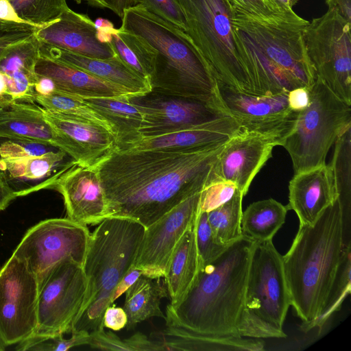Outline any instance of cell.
<instances>
[{"instance_id":"obj_39","label":"cell","mask_w":351,"mask_h":351,"mask_svg":"<svg viewBox=\"0 0 351 351\" xmlns=\"http://www.w3.org/2000/svg\"><path fill=\"white\" fill-rule=\"evenodd\" d=\"M232 13L241 14L263 20H291L302 19L293 12H285L269 0H225Z\"/></svg>"},{"instance_id":"obj_38","label":"cell","mask_w":351,"mask_h":351,"mask_svg":"<svg viewBox=\"0 0 351 351\" xmlns=\"http://www.w3.org/2000/svg\"><path fill=\"white\" fill-rule=\"evenodd\" d=\"M90 335L86 330H78L71 332L69 339L63 335L53 337H31L18 343L17 350L34 351H66L72 348L88 345Z\"/></svg>"},{"instance_id":"obj_27","label":"cell","mask_w":351,"mask_h":351,"mask_svg":"<svg viewBox=\"0 0 351 351\" xmlns=\"http://www.w3.org/2000/svg\"><path fill=\"white\" fill-rule=\"evenodd\" d=\"M0 137L19 138L51 144L65 151V141L44 117L36 103L14 101L0 108Z\"/></svg>"},{"instance_id":"obj_31","label":"cell","mask_w":351,"mask_h":351,"mask_svg":"<svg viewBox=\"0 0 351 351\" xmlns=\"http://www.w3.org/2000/svg\"><path fill=\"white\" fill-rule=\"evenodd\" d=\"M82 99L111 123L116 133L117 145L139 135L143 117L139 104L134 98Z\"/></svg>"},{"instance_id":"obj_49","label":"cell","mask_w":351,"mask_h":351,"mask_svg":"<svg viewBox=\"0 0 351 351\" xmlns=\"http://www.w3.org/2000/svg\"><path fill=\"white\" fill-rule=\"evenodd\" d=\"M104 326L117 331L127 324V315L123 308L108 306L104 312Z\"/></svg>"},{"instance_id":"obj_14","label":"cell","mask_w":351,"mask_h":351,"mask_svg":"<svg viewBox=\"0 0 351 351\" xmlns=\"http://www.w3.org/2000/svg\"><path fill=\"white\" fill-rule=\"evenodd\" d=\"M287 94L250 95L218 84L220 104L239 122L241 130L276 136L282 145L293 130L299 114L289 107Z\"/></svg>"},{"instance_id":"obj_32","label":"cell","mask_w":351,"mask_h":351,"mask_svg":"<svg viewBox=\"0 0 351 351\" xmlns=\"http://www.w3.org/2000/svg\"><path fill=\"white\" fill-rule=\"evenodd\" d=\"M287 206L269 198L254 202L242 213L243 237L254 242L272 240L285 222Z\"/></svg>"},{"instance_id":"obj_36","label":"cell","mask_w":351,"mask_h":351,"mask_svg":"<svg viewBox=\"0 0 351 351\" xmlns=\"http://www.w3.org/2000/svg\"><path fill=\"white\" fill-rule=\"evenodd\" d=\"M351 245L345 243L340 263L335 280L322 313L317 320L315 328L321 330L330 316L339 311L346 297L351 290Z\"/></svg>"},{"instance_id":"obj_48","label":"cell","mask_w":351,"mask_h":351,"mask_svg":"<svg viewBox=\"0 0 351 351\" xmlns=\"http://www.w3.org/2000/svg\"><path fill=\"white\" fill-rule=\"evenodd\" d=\"M36 29L34 28L0 29V55L10 47L32 36Z\"/></svg>"},{"instance_id":"obj_3","label":"cell","mask_w":351,"mask_h":351,"mask_svg":"<svg viewBox=\"0 0 351 351\" xmlns=\"http://www.w3.org/2000/svg\"><path fill=\"white\" fill-rule=\"evenodd\" d=\"M244 237L217 258L201 266L196 281L178 306L166 308V325L203 335L239 336L251 254Z\"/></svg>"},{"instance_id":"obj_55","label":"cell","mask_w":351,"mask_h":351,"mask_svg":"<svg viewBox=\"0 0 351 351\" xmlns=\"http://www.w3.org/2000/svg\"><path fill=\"white\" fill-rule=\"evenodd\" d=\"M272 4L280 10L285 12H293V6L298 3V0H269Z\"/></svg>"},{"instance_id":"obj_13","label":"cell","mask_w":351,"mask_h":351,"mask_svg":"<svg viewBox=\"0 0 351 351\" xmlns=\"http://www.w3.org/2000/svg\"><path fill=\"white\" fill-rule=\"evenodd\" d=\"M38 290L34 272L24 260L12 254L0 269V338L5 347L33 335Z\"/></svg>"},{"instance_id":"obj_4","label":"cell","mask_w":351,"mask_h":351,"mask_svg":"<svg viewBox=\"0 0 351 351\" xmlns=\"http://www.w3.org/2000/svg\"><path fill=\"white\" fill-rule=\"evenodd\" d=\"M243 59L257 95L297 87L312 88L316 75L308 56L304 29L309 21L263 20L232 13Z\"/></svg>"},{"instance_id":"obj_18","label":"cell","mask_w":351,"mask_h":351,"mask_svg":"<svg viewBox=\"0 0 351 351\" xmlns=\"http://www.w3.org/2000/svg\"><path fill=\"white\" fill-rule=\"evenodd\" d=\"M51 189L64 199L66 218L82 225H96L108 217L104 191L97 171L75 163Z\"/></svg>"},{"instance_id":"obj_1","label":"cell","mask_w":351,"mask_h":351,"mask_svg":"<svg viewBox=\"0 0 351 351\" xmlns=\"http://www.w3.org/2000/svg\"><path fill=\"white\" fill-rule=\"evenodd\" d=\"M224 143L144 150L115 146L93 167L104 191L108 217L128 218L145 228L152 225L212 182L213 167Z\"/></svg>"},{"instance_id":"obj_40","label":"cell","mask_w":351,"mask_h":351,"mask_svg":"<svg viewBox=\"0 0 351 351\" xmlns=\"http://www.w3.org/2000/svg\"><path fill=\"white\" fill-rule=\"evenodd\" d=\"M195 238L200 267L215 261L230 246H223L215 242L208 221L207 213L198 212Z\"/></svg>"},{"instance_id":"obj_45","label":"cell","mask_w":351,"mask_h":351,"mask_svg":"<svg viewBox=\"0 0 351 351\" xmlns=\"http://www.w3.org/2000/svg\"><path fill=\"white\" fill-rule=\"evenodd\" d=\"M88 346L102 350L130 351L125 339H121L112 331L104 328L90 332Z\"/></svg>"},{"instance_id":"obj_17","label":"cell","mask_w":351,"mask_h":351,"mask_svg":"<svg viewBox=\"0 0 351 351\" xmlns=\"http://www.w3.org/2000/svg\"><path fill=\"white\" fill-rule=\"evenodd\" d=\"M156 95L142 103L138 102L143 117L138 136L163 133L228 115L215 104Z\"/></svg>"},{"instance_id":"obj_2","label":"cell","mask_w":351,"mask_h":351,"mask_svg":"<svg viewBox=\"0 0 351 351\" xmlns=\"http://www.w3.org/2000/svg\"><path fill=\"white\" fill-rule=\"evenodd\" d=\"M121 21L117 34L143 66L152 93L221 107L218 83L184 30L138 3L125 9Z\"/></svg>"},{"instance_id":"obj_58","label":"cell","mask_w":351,"mask_h":351,"mask_svg":"<svg viewBox=\"0 0 351 351\" xmlns=\"http://www.w3.org/2000/svg\"><path fill=\"white\" fill-rule=\"evenodd\" d=\"M77 3H81L82 0H75Z\"/></svg>"},{"instance_id":"obj_50","label":"cell","mask_w":351,"mask_h":351,"mask_svg":"<svg viewBox=\"0 0 351 351\" xmlns=\"http://www.w3.org/2000/svg\"><path fill=\"white\" fill-rule=\"evenodd\" d=\"M287 100L291 110L300 112L310 103V90L306 87H297L288 92Z\"/></svg>"},{"instance_id":"obj_35","label":"cell","mask_w":351,"mask_h":351,"mask_svg":"<svg viewBox=\"0 0 351 351\" xmlns=\"http://www.w3.org/2000/svg\"><path fill=\"white\" fill-rule=\"evenodd\" d=\"M34 102L47 110L100 125L117 138L111 123L79 97L55 92L46 95H36Z\"/></svg>"},{"instance_id":"obj_26","label":"cell","mask_w":351,"mask_h":351,"mask_svg":"<svg viewBox=\"0 0 351 351\" xmlns=\"http://www.w3.org/2000/svg\"><path fill=\"white\" fill-rule=\"evenodd\" d=\"M35 70L37 75L48 77L53 81L55 92L80 98H135L120 86L50 58L39 56Z\"/></svg>"},{"instance_id":"obj_20","label":"cell","mask_w":351,"mask_h":351,"mask_svg":"<svg viewBox=\"0 0 351 351\" xmlns=\"http://www.w3.org/2000/svg\"><path fill=\"white\" fill-rule=\"evenodd\" d=\"M241 129L239 122L230 115L207 122L153 135L138 136L119 143L125 150L186 149L222 144Z\"/></svg>"},{"instance_id":"obj_24","label":"cell","mask_w":351,"mask_h":351,"mask_svg":"<svg viewBox=\"0 0 351 351\" xmlns=\"http://www.w3.org/2000/svg\"><path fill=\"white\" fill-rule=\"evenodd\" d=\"M40 56L50 58L86 71L98 78L120 86L134 97L152 93L149 80L135 73L116 54L108 59L93 58L40 43Z\"/></svg>"},{"instance_id":"obj_7","label":"cell","mask_w":351,"mask_h":351,"mask_svg":"<svg viewBox=\"0 0 351 351\" xmlns=\"http://www.w3.org/2000/svg\"><path fill=\"white\" fill-rule=\"evenodd\" d=\"M183 11L185 32L197 47L216 79L237 91L257 95L243 59L225 0H177Z\"/></svg>"},{"instance_id":"obj_6","label":"cell","mask_w":351,"mask_h":351,"mask_svg":"<svg viewBox=\"0 0 351 351\" xmlns=\"http://www.w3.org/2000/svg\"><path fill=\"white\" fill-rule=\"evenodd\" d=\"M93 232L83 263L88 280L86 301L71 332L104 328L106 308L113 303L119 282L133 266L145 228L124 217H108Z\"/></svg>"},{"instance_id":"obj_23","label":"cell","mask_w":351,"mask_h":351,"mask_svg":"<svg viewBox=\"0 0 351 351\" xmlns=\"http://www.w3.org/2000/svg\"><path fill=\"white\" fill-rule=\"evenodd\" d=\"M338 199L330 164L295 173L289 184V210L297 215L300 226L313 225Z\"/></svg>"},{"instance_id":"obj_54","label":"cell","mask_w":351,"mask_h":351,"mask_svg":"<svg viewBox=\"0 0 351 351\" xmlns=\"http://www.w3.org/2000/svg\"><path fill=\"white\" fill-rule=\"evenodd\" d=\"M138 0H113L111 10L121 19L125 9L138 4Z\"/></svg>"},{"instance_id":"obj_8","label":"cell","mask_w":351,"mask_h":351,"mask_svg":"<svg viewBox=\"0 0 351 351\" xmlns=\"http://www.w3.org/2000/svg\"><path fill=\"white\" fill-rule=\"evenodd\" d=\"M290 306L282 256L276 249L272 240L255 242L239 335L260 339L286 337L283 324Z\"/></svg>"},{"instance_id":"obj_46","label":"cell","mask_w":351,"mask_h":351,"mask_svg":"<svg viewBox=\"0 0 351 351\" xmlns=\"http://www.w3.org/2000/svg\"><path fill=\"white\" fill-rule=\"evenodd\" d=\"M38 29L37 27L21 18L8 0H0V29Z\"/></svg>"},{"instance_id":"obj_42","label":"cell","mask_w":351,"mask_h":351,"mask_svg":"<svg viewBox=\"0 0 351 351\" xmlns=\"http://www.w3.org/2000/svg\"><path fill=\"white\" fill-rule=\"evenodd\" d=\"M238 190L234 183L219 180L209 183L201 191L199 213H208L229 201Z\"/></svg>"},{"instance_id":"obj_15","label":"cell","mask_w":351,"mask_h":351,"mask_svg":"<svg viewBox=\"0 0 351 351\" xmlns=\"http://www.w3.org/2000/svg\"><path fill=\"white\" fill-rule=\"evenodd\" d=\"M200 193L187 197L145 228L133 265L143 274L164 278L177 245L197 216Z\"/></svg>"},{"instance_id":"obj_19","label":"cell","mask_w":351,"mask_h":351,"mask_svg":"<svg viewBox=\"0 0 351 351\" xmlns=\"http://www.w3.org/2000/svg\"><path fill=\"white\" fill-rule=\"evenodd\" d=\"M34 34L40 43L82 56L108 59L116 55L110 43L99 40L94 21L88 15L69 8L53 22L37 29Z\"/></svg>"},{"instance_id":"obj_25","label":"cell","mask_w":351,"mask_h":351,"mask_svg":"<svg viewBox=\"0 0 351 351\" xmlns=\"http://www.w3.org/2000/svg\"><path fill=\"white\" fill-rule=\"evenodd\" d=\"M39 49L40 42L33 34L0 55V73L12 101L35 103L34 86L38 79L35 67Z\"/></svg>"},{"instance_id":"obj_51","label":"cell","mask_w":351,"mask_h":351,"mask_svg":"<svg viewBox=\"0 0 351 351\" xmlns=\"http://www.w3.org/2000/svg\"><path fill=\"white\" fill-rule=\"evenodd\" d=\"M142 274L140 269L132 266L117 286L113 295V302L120 297Z\"/></svg>"},{"instance_id":"obj_37","label":"cell","mask_w":351,"mask_h":351,"mask_svg":"<svg viewBox=\"0 0 351 351\" xmlns=\"http://www.w3.org/2000/svg\"><path fill=\"white\" fill-rule=\"evenodd\" d=\"M8 1L21 18L40 27L58 19L69 8L66 0Z\"/></svg>"},{"instance_id":"obj_30","label":"cell","mask_w":351,"mask_h":351,"mask_svg":"<svg viewBox=\"0 0 351 351\" xmlns=\"http://www.w3.org/2000/svg\"><path fill=\"white\" fill-rule=\"evenodd\" d=\"M159 279L142 274L125 292L123 308L127 315L125 327L128 330L154 317L165 319V315L160 308V300L167 295V291Z\"/></svg>"},{"instance_id":"obj_56","label":"cell","mask_w":351,"mask_h":351,"mask_svg":"<svg viewBox=\"0 0 351 351\" xmlns=\"http://www.w3.org/2000/svg\"><path fill=\"white\" fill-rule=\"evenodd\" d=\"M90 5L101 8L112 9L113 0H86Z\"/></svg>"},{"instance_id":"obj_57","label":"cell","mask_w":351,"mask_h":351,"mask_svg":"<svg viewBox=\"0 0 351 351\" xmlns=\"http://www.w3.org/2000/svg\"><path fill=\"white\" fill-rule=\"evenodd\" d=\"M5 348V346L4 345V343H3V341H1V339L0 338V351L4 350Z\"/></svg>"},{"instance_id":"obj_29","label":"cell","mask_w":351,"mask_h":351,"mask_svg":"<svg viewBox=\"0 0 351 351\" xmlns=\"http://www.w3.org/2000/svg\"><path fill=\"white\" fill-rule=\"evenodd\" d=\"M157 338L162 341L166 350L172 351H261L265 346L260 339L203 335L169 325Z\"/></svg>"},{"instance_id":"obj_28","label":"cell","mask_w":351,"mask_h":351,"mask_svg":"<svg viewBox=\"0 0 351 351\" xmlns=\"http://www.w3.org/2000/svg\"><path fill=\"white\" fill-rule=\"evenodd\" d=\"M196 219L177 245L164 276L171 301L169 304L173 307L185 298L193 287L199 271L195 238Z\"/></svg>"},{"instance_id":"obj_21","label":"cell","mask_w":351,"mask_h":351,"mask_svg":"<svg viewBox=\"0 0 351 351\" xmlns=\"http://www.w3.org/2000/svg\"><path fill=\"white\" fill-rule=\"evenodd\" d=\"M43 113L64 138V152L80 166L93 167L117 145L115 135L100 125L44 108Z\"/></svg>"},{"instance_id":"obj_5","label":"cell","mask_w":351,"mask_h":351,"mask_svg":"<svg viewBox=\"0 0 351 351\" xmlns=\"http://www.w3.org/2000/svg\"><path fill=\"white\" fill-rule=\"evenodd\" d=\"M345 223L337 199L313 225L300 226L282 256L291 306L302 320L301 330L315 328L326 302L341 258Z\"/></svg>"},{"instance_id":"obj_12","label":"cell","mask_w":351,"mask_h":351,"mask_svg":"<svg viewBox=\"0 0 351 351\" xmlns=\"http://www.w3.org/2000/svg\"><path fill=\"white\" fill-rule=\"evenodd\" d=\"M90 232L68 218L41 221L30 228L13 252L25 261L42 284L50 270L64 259L83 265Z\"/></svg>"},{"instance_id":"obj_41","label":"cell","mask_w":351,"mask_h":351,"mask_svg":"<svg viewBox=\"0 0 351 351\" xmlns=\"http://www.w3.org/2000/svg\"><path fill=\"white\" fill-rule=\"evenodd\" d=\"M59 148L48 143L19 138L0 137V159L40 156Z\"/></svg>"},{"instance_id":"obj_33","label":"cell","mask_w":351,"mask_h":351,"mask_svg":"<svg viewBox=\"0 0 351 351\" xmlns=\"http://www.w3.org/2000/svg\"><path fill=\"white\" fill-rule=\"evenodd\" d=\"M243 197L238 189L229 201L207 213L208 221L217 243L229 246L243 237L241 221Z\"/></svg>"},{"instance_id":"obj_44","label":"cell","mask_w":351,"mask_h":351,"mask_svg":"<svg viewBox=\"0 0 351 351\" xmlns=\"http://www.w3.org/2000/svg\"><path fill=\"white\" fill-rule=\"evenodd\" d=\"M110 44L114 53L128 66L142 77L149 80L147 74L136 56L120 38L117 34V30L116 32L112 34Z\"/></svg>"},{"instance_id":"obj_11","label":"cell","mask_w":351,"mask_h":351,"mask_svg":"<svg viewBox=\"0 0 351 351\" xmlns=\"http://www.w3.org/2000/svg\"><path fill=\"white\" fill-rule=\"evenodd\" d=\"M87 293L88 280L82 265L71 259L56 265L39 287L37 324L31 337L71 332L83 311Z\"/></svg>"},{"instance_id":"obj_34","label":"cell","mask_w":351,"mask_h":351,"mask_svg":"<svg viewBox=\"0 0 351 351\" xmlns=\"http://www.w3.org/2000/svg\"><path fill=\"white\" fill-rule=\"evenodd\" d=\"M330 165L345 222L350 217L351 204V125L336 139Z\"/></svg>"},{"instance_id":"obj_53","label":"cell","mask_w":351,"mask_h":351,"mask_svg":"<svg viewBox=\"0 0 351 351\" xmlns=\"http://www.w3.org/2000/svg\"><path fill=\"white\" fill-rule=\"evenodd\" d=\"M14 199L15 197L0 170V211L5 209Z\"/></svg>"},{"instance_id":"obj_43","label":"cell","mask_w":351,"mask_h":351,"mask_svg":"<svg viewBox=\"0 0 351 351\" xmlns=\"http://www.w3.org/2000/svg\"><path fill=\"white\" fill-rule=\"evenodd\" d=\"M138 3L152 14L186 31L184 15L177 0H138Z\"/></svg>"},{"instance_id":"obj_16","label":"cell","mask_w":351,"mask_h":351,"mask_svg":"<svg viewBox=\"0 0 351 351\" xmlns=\"http://www.w3.org/2000/svg\"><path fill=\"white\" fill-rule=\"evenodd\" d=\"M277 145L281 146L282 141L276 136L240 129L219 152L213 167L212 182H232L245 196Z\"/></svg>"},{"instance_id":"obj_10","label":"cell","mask_w":351,"mask_h":351,"mask_svg":"<svg viewBox=\"0 0 351 351\" xmlns=\"http://www.w3.org/2000/svg\"><path fill=\"white\" fill-rule=\"evenodd\" d=\"M350 27V23L330 8L308 22L304 38L316 77L351 106Z\"/></svg>"},{"instance_id":"obj_52","label":"cell","mask_w":351,"mask_h":351,"mask_svg":"<svg viewBox=\"0 0 351 351\" xmlns=\"http://www.w3.org/2000/svg\"><path fill=\"white\" fill-rule=\"evenodd\" d=\"M328 9H335L348 23H351V0H325Z\"/></svg>"},{"instance_id":"obj_22","label":"cell","mask_w":351,"mask_h":351,"mask_svg":"<svg viewBox=\"0 0 351 351\" xmlns=\"http://www.w3.org/2000/svg\"><path fill=\"white\" fill-rule=\"evenodd\" d=\"M60 149L47 154L15 159H0V170L15 198L51 189L58 178L75 162Z\"/></svg>"},{"instance_id":"obj_9","label":"cell","mask_w":351,"mask_h":351,"mask_svg":"<svg viewBox=\"0 0 351 351\" xmlns=\"http://www.w3.org/2000/svg\"><path fill=\"white\" fill-rule=\"evenodd\" d=\"M350 125L351 106L316 77L309 105L299 112L293 130L282 145L291 158L294 174L326 164L330 148Z\"/></svg>"},{"instance_id":"obj_47","label":"cell","mask_w":351,"mask_h":351,"mask_svg":"<svg viewBox=\"0 0 351 351\" xmlns=\"http://www.w3.org/2000/svg\"><path fill=\"white\" fill-rule=\"evenodd\" d=\"M125 341L130 351H162L166 348L162 341L157 339H151L140 332L135 333Z\"/></svg>"}]
</instances>
